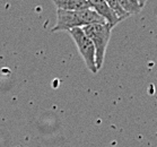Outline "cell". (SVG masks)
I'll return each instance as SVG.
<instances>
[{
    "label": "cell",
    "mask_w": 157,
    "mask_h": 147,
    "mask_svg": "<svg viewBox=\"0 0 157 147\" xmlns=\"http://www.w3.org/2000/svg\"><path fill=\"white\" fill-rule=\"evenodd\" d=\"M57 9L63 10H82L90 8L88 0H53Z\"/></svg>",
    "instance_id": "5"
},
{
    "label": "cell",
    "mask_w": 157,
    "mask_h": 147,
    "mask_svg": "<svg viewBox=\"0 0 157 147\" xmlns=\"http://www.w3.org/2000/svg\"><path fill=\"white\" fill-rule=\"evenodd\" d=\"M68 32L71 35L79 53L85 61L86 67L93 74H96L98 70L96 68V59H95L96 53H95V47H94L93 42L86 35L82 27H76V29H70Z\"/></svg>",
    "instance_id": "3"
},
{
    "label": "cell",
    "mask_w": 157,
    "mask_h": 147,
    "mask_svg": "<svg viewBox=\"0 0 157 147\" xmlns=\"http://www.w3.org/2000/svg\"><path fill=\"white\" fill-rule=\"evenodd\" d=\"M88 2L90 5V8L94 9L100 16H102L105 19L106 24H109L112 29L122 21L121 18L111 9L105 0H88Z\"/></svg>",
    "instance_id": "4"
},
{
    "label": "cell",
    "mask_w": 157,
    "mask_h": 147,
    "mask_svg": "<svg viewBox=\"0 0 157 147\" xmlns=\"http://www.w3.org/2000/svg\"><path fill=\"white\" fill-rule=\"evenodd\" d=\"M105 1H106V4L110 6L111 9L114 11L115 14L118 15V16L121 18L122 21H123V19H125V18H128L129 16H130V15L127 14V13H125V11L122 9L121 6L119 5L118 0H105Z\"/></svg>",
    "instance_id": "7"
},
{
    "label": "cell",
    "mask_w": 157,
    "mask_h": 147,
    "mask_svg": "<svg viewBox=\"0 0 157 147\" xmlns=\"http://www.w3.org/2000/svg\"><path fill=\"white\" fill-rule=\"evenodd\" d=\"M118 2L122 9L129 15L138 14L143 8V6L137 0H118Z\"/></svg>",
    "instance_id": "6"
},
{
    "label": "cell",
    "mask_w": 157,
    "mask_h": 147,
    "mask_svg": "<svg viewBox=\"0 0 157 147\" xmlns=\"http://www.w3.org/2000/svg\"><path fill=\"white\" fill-rule=\"evenodd\" d=\"M82 29L86 35L90 39L95 47L96 68L97 70H100L103 66L106 48L111 37L112 27L109 24H92V25H87Z\"/></svg>",
    "instance_id": "2"
},
{
    "label": "cell",
    "mask_w": 157,
    "mask_h": 147,
    "mask_svg": "<svg viewBox=\"0 0 157 147\" xmlns=\"http://www.w3.org/2000/svg\"><path fill=\"white\" fill-rule=\"evenodd\" d=\"M92 24H106V22L92 8H86L82 10L57 9V23L52 32L70 31L76 27H85Z\"/></svg>",
    "instance_id": "1"
},
{
    "label": "cell",
    "mask_w": 157,
    "mask_h": 147,
    "mask_svg": "<svg viewBox=\"0 0 157 147\" xmlns=\"http://www.w3.org/2000/svg\"><path fill=\"white\" fill-rule=\"evenodd\" d=\"M137 1H138V2H139V4L141 5L143 7H144V5H145L147 2V0H137Z\"/></svg>",
    "instance_id": "8"
}]
</instances>
